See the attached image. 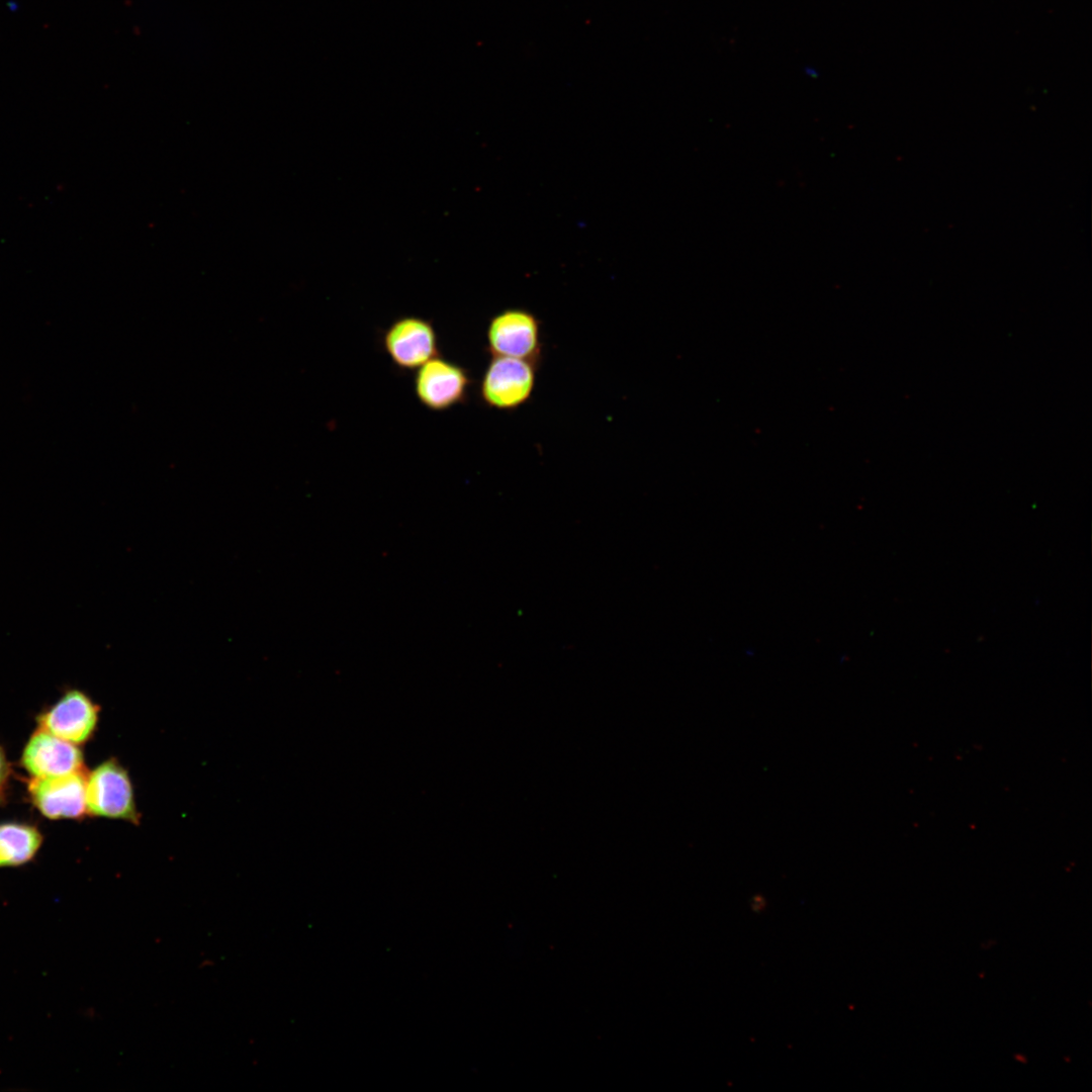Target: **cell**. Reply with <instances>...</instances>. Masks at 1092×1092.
Segmentation results:
<instances>
[{"instance_id":"obj_10","label":"cell","mask_w":1092,"mask_h":1092,"mask_svg":"<svg viewBox=\"0 0 1092 1092\" xmlns=\"http://www.w3.org/2000/svg\"><path fill=\"white\" fill-rule=\"evenodd\" d=\"M9 774H10L9 763H8L7 758L5 756L4 750L0 746V800L3 798V796L5 794Z\"/></svg>"},{"instance_id":"obj_3","label":"cell","mask_w":1092,"mask_h":1092,"mask_svg":"<svg viewBox=\"0 0 1092 1092\" xmlns=\"http://www.w3.org/2000/svg\"><path fill=\"white\" fill-rule=\"evenodd\" d=\"M485 337L489 356L542 362V323L527 308L511 307L494 314L487 324Z\"/></svg>"},{"instance_id":"obj_9","label":"cell","mask_w":1092,"mask_h":1092,"mask_svg":"<svg viewBox=\"0 0 1092 1092\" xmlns=\"http://www.w3.org/2000/svg\"><path fill=\"white\" fill-rule=\"evenodd\" d=\"M41 843L42 835L33 825L0 823V868L27 863L35 856Z\"/></svg>"},{"instance_id":"obj_7","label":"cell","mask_w":1092,"mask_h":1092,"mask_svg":"<svg viewBox=\"0 0 1092 1092\" xmlns=\"http://www.w3.org/2000/svg\"><path fill=\"white\" fill-rule=\"evenodd\" d=\"M84 769L73 774L31 778L28 794L33 806L49 819H81L88 815Z\"/></svg>"},{"instance_id":"obj_1","label":"cell","mask_w":1092,"mask_h":1092,"mask_svg":"<svg viewBox=\"0 0 1092 1092\" xmlns=\"http://www.w3.org/2000/svg\"><path fill=\"white\" fill-rule=\"evenodd\" d=\"M539 367L540 364L530 360L489 356L479 381L480 400L495 411L520 408L532 398Z\"/></svg>"},{"instance_id":"obj_5","label":"cell","mask_w":1092,"mask_h":1092,"mask_svg":"<svg viewBox=\"0 0 1092 1092\" xmlns=\"http://www.w3.org/2000/svg\"><path fill=\"white\" fill-rule=\"evenodd\" d=\"M472 382L467 368L440 355L416 370L414 391L423 406L443 412L466 402Z\"/></svg>"},{"instance_id":"obj_6","label":"cell","mask_w":1092,"mask_h":1092,"mask_svg":"<svg viewBox=\"0 0 1092 1092\" xmlns=\"http://www.w3.org/2000/svg\"><path fill=\"white\" fill-rule=\"evenodd\" d=\"M100 707L86 693L69 689L36 718L38 728L80 745L90 740L98 725Z\"/></svg>"},{"instance_id":"obj_2","label":"cell","mask_w":1092,"mask_h":1092,"mask_svg":"<svg viewBox=\"0 0 1092 1092\" xmlns=\"http://www.w3.org/2000/svg\"><path fill=\"white\" fill-rule=\"evenodd\" d=\"M88 814L139 825L133 784L127 769L114 757L99 763L87 775Z\"/></svg>"},{"instance_id":"obj_4","label":"cell","mask_w":1092,"mask_h":1092,"mask_svg":"<svg viewBox=\"0 0 1092 1092\" xmlns=\"http://www.w3.org/2000/svg\"><path fill=\"white\" fill-rule=\"evenodd\" d=\"M381 343L393 365L404 371L417 370L440 356L436 328L430 320L422 316L395 318L383 331Z\"/></svg>"},{"instance_id":"obj_8","label":"cell","mask_w":1092,"mask_h":1092,"mask_svg":"<svg viewBox=\"0 0 1092 1092\" xmlns=\"http://www.w3.org/2000/svg\"><path fill=\"white\" fill-rule=\"evenodd\" d=\"M20 763L31 778H52L83 770L84 756L77 744L38 728L26 742Z\"/></svg>"}]
</instances>
